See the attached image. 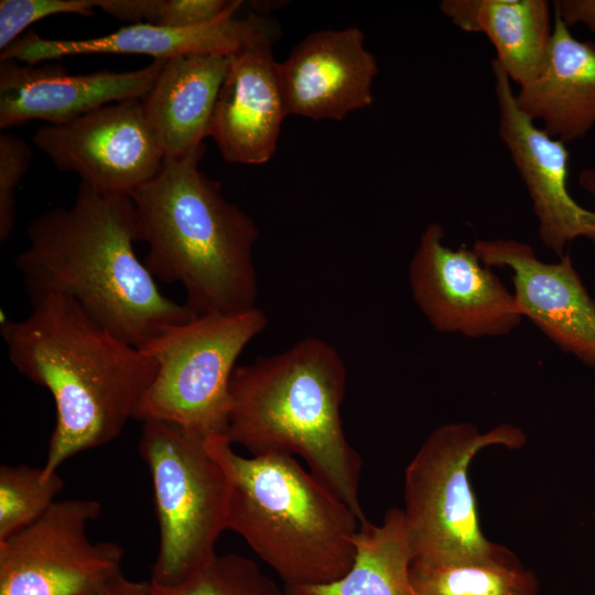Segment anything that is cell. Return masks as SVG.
<instances>
[{
  "mask_svg": "<svg viewBox=\"0 0 595 595\" xmlns=\"http://www.w3.org/2000/svg\"><path fill=\"white\" fill-rule=\"evenodd\" d=\"M29 246L15 266L31 302L68 296L121 340L142 348L194 317L166 298L134 251L141 241L130 196L80 183L73 204L46 210L28 226Z\"/></svg>",
  "mask_w": 595,
  "mask_h": 595,
  "instance_id": "obj_1",
  "label": "cell"
},
{
  "mask_svg": "<svg viewBox=\"0 0 595 595\" xmlns=\"http://www.w3.org/2000/svg\"><path fill=\"white\" fill-rule=\"evenodd\" d=\"M31 305L21 321L1 312L0 332L17 370L54 400L55 426L42 466L47 478L73 456L111 442L137 419L158 364L68 296L50 295Z\"/></svg>",
  "mask_w": 595,
  "mask_h": 595,
  "instance_id": "obj_2",
  "label": "cell"
},
{
  "mask_svg": "<svg viewBox=\"0 0 595 595\" xmlns=\"http://www.w3.org/2000/svg\"><path fill=\"white\" fill-rule=\"evenodd\" d=\"M205 145L164 159L160 171L130 194L150 273L181 283L194 316L256 309L252 249L259 231L217 181L199 170Z\"/></svg>",
  "mask_w": 595,
  "mask_h": 595,
  "instance_id": "obj_3",
  "label": "cell"
},
{
  "mask_svg": "<svg viewBox=\"0 0 595 595\" xmlns=\"http://www.w3.org/2000/svg\"><path fill=\"white\" fill-rule=\"evenodd\" d=\"M347 371L327 342L306 337L279 354L237 366L225 436L251 455H298L358 517L361 461L340 418Z\"/></svg>",
  "mask_w": 595,
  "mask_h": 595,
  "instance_id": "obj_4",
  "label": "cell"
},
{
  "mask_svg": "<svg viewBox=\"0 0 595 595\" xmlns=\"http://www.w3.org/2000/svg\"><path fill=\"white\" fill-rule=\"evenodd\" d=\"M208 443L229 479L227 530L285 585L325 584L349 570L359 519L323 482L292 455L242 456L223 434Z\"/></svg>",
  "mask_w": 595,
  "mask_h": 595,
  "instance_id": "obj_5",
  "label": "cell"
},
{
  "mask_svg": "<svg viewBox=\"0 0 595 595\" xmlns=\"http://www.w3.org/2000/svg\"><path fill=\"white\" fill-rule=\"evenodd\" d=\"M526 443L524 432L510 423L480 432L473 423L451 422L431 432L404 472L402 511L413 563L519 562L482 531L468 468L486 447L519 450Z\"/></svg>",
  "mask_w": 595,
  "mask_h": 595,
  "instance_id": "obj_6",
  "label": "cell"
},
{
  "mask_svg": "<svg viewBox=\"0 0 595 595\" xmlns=\"http://www.w3.org/2000/svg\"><path fill=\"white\" fill-rule=\"evenodd\" d=\"M142 422L139 452L150 473L159 524L150 583L172 587L217 554L227 530L229 479L208 435L170 421Z\"/></svg>",
  "mask_w": 595,
  "mask_h": 595,
  "instance_id": "obj_7",
  "label": "cell"
},
{
  "mask_svg": "<svg viewBox=\"0 0 595 595\" xmlns=\"http://www.w3.org/2000/svg\"><path fill=\"white\" fill-rule=\"evenodd\" d=\"M267 324L258 307L207 314L151 340L141 349L154 358L158 371L137 419L164 420L206 435H225L236 361Z\"/></svg>",
  "mask_w": 595,
  "mask_h": 595,
  "instance_id": "obj_8",
  "label": "cell"
},
{
  "mask_svg": "<svg viewBox=\"0 0 595 595\" xmlns=\"http://www.w3.org/2000/svg\"><path fill=\"white\" fill-rule=\"evenodd\" d=\"M100 512L95 499L56 500L1 540L0 595H93L121 573V545L88 537Z\"/></svg>",
  "mask_w": 595,
  "mask_h": 595,
  "instance_id": "obj_9",
  "label": "cell"
},
{
  "mask_svg": "<svg viewBox=\"0 0 595 595\" xmlns=\"http://www.w3.org/2000/svg\"><path fill=\"white\" fill-rule=\"evenodd\" d=\"M413 300L440 333L500 337L523 318L513 293L473 248L444 244L443 227L426 225L409 264Z\"/></svg>",
  "mask_w": 595,
  "mask_h": 595,
  "instance_id": "obj_10",
  "label": "cell"
},
{
  "mask_svg": "<svg viewBox=\"0 0 595 595\" xmlns=\"http://www.w3.org/2000/svg\"><path fill=\"white\" fill-rule=\"evenodd\" d=\"M61 171L106 194L128 195L151 180L164 155L141 99L108 104L68 122L43 125L32 137Z\"/></svg>",
  "mask_w": 595,
  "mask_h": 595,
  "instance_id": "obj_11",
  "label": "cell"
},
{
  "mask_svg": "<svg viewBox=\"0 0 595 595\" xmlns=\"http://www.w3.org/2000/svg\"><path fill=\"white\" fill-rule=\"evenodd\" d=\"M491 69L499 137L527 187L542 244L559 258L580 237L595 245V209L581 206L567 187L566 143L549 136L518 108L511 80L495 58Z\"/></svg>",
  "mask_w": 595,
  "mask_h": 595,
  "instance_id": "obj_12",
  "label": "cell"
},
{
  "mask_svg": "<svg viewBox=\"0 0 595 595\" xmlns=\"http://www.w3.org/2000/svg\"><path fill=\"white\" fill-rule=\"evenodd\" d=\"M473 250L489 268L512 272L513 296L523 317L562 351L595 369V299L589 295L570 253L545 262L515 239H478Z\"/></svg>",
  "mask_w": 595,
  "mask_h": 595,
  "instance_id": "obj_13",
  "label": "cell"
},
{
  "mask_svg": "<svg viewBox=\"0 0 595 595\" xmlns=\"http://www.w3.org/2000/svg\"><path fill=\"white\" fill-rule=\"evenodd\" d=\"M277 37L262 36L228 56L209 137L230 163L263 164L275 153L289 115L280 63L272 54Z\"/></svg>",
  "mask_w": 595,
  "mask_h": 595,
  "instance_id": "obj_14",
  "label": "cell"
},
{
  "mask_svg": "<svg viewBox=\"0 0 595 595\" xmlns=\"http://www.w3.org/2000/svg\"><path fill=\"white\" fill-rule=\"evenodd\" d=\"M165 60L128 72L101 71L73 75L61 65L35 66L0 62V129L32 120L68 122L101 106L142 99Z\"/></svg>",
  "mask_w": 595,
  "mask_h": 595,
  "instance_id": "obj_15",
  "label": "cell"
},
{
  "mask_svg": "<svg viewBox=\"0 0 595 595\" xmlns=\"http://www.w3.org/2000/svg\"><path fill=\"white\" fill-rule=\"evenodd\" d=\"M358 28L309 34L280 63L289 115L313 120H343L374 102L378 74L374 54Z\"/></svg>",
  "mask_w": 595,
  "mask_h": 595,
  "instance_id": "obj_16",
  "label": "cell"
},
{
  "mask_svg": "<svg viewBox=\"0 0 595 595\" xmlns=\"http://www.w3.org/2000/svg\"><path fill=\"white\" fill-rule=\"evenodd\" d=\"M274 22L258 14L234 15L194 28H171L148 22L131 23L109 34L80 40L44 39L33 31L0 53V62L24 64L90 54H141L167 60L190 53L229 56L244 45L266 35L278 34Z\"/></svg>",
  "mask_w": 595,
  "mask_h": 595,
  "instance_id": "obj_17",
  "label": "cell"
},
{
  "mask_svg": "<svg viewBox=\"0 0 595 595\" xmlns=\"http://www.w3.org/2000/svg\"><path fill=\"white\" fill-rule=\"evenodd\" d=\"M228 56L190 53L164 61L141 99L144 118L164 159L177 158L204 144L209 137Z\"/></svg>",
  "mask_w": 595,
  "mask_h": 595,
  "instance_id": "obj_18",
  "label": "cell"
},
{
  "mask_svg": "<svg viewBox=\"0 0 595 595\" xmlns=\"http://www.w3.org/2000/svg\"><path fill=\"white\" fill-rule=\"evenodd\" d=\"M515 97L552 138L569 143L585 137L595 126V42L576 39L554 14L545 63Z\"/></svg>",
  "mask_w": 595,
  "mask_h": 595,
  "instance_id": "obj_19",
  "label": "cell"
},
{
  "mask_svg": "<svg viewBox=\"0 0 595 595\" xmlns=\"http://www.w3.org/2000/svg\"><path fill=\"white\" fill-rule=\"evenodd\" d=\"M440 9L462 31L487 36L511 82L522 87L540 74L553 29L549 1L443 0Z\"/></svg>",
  "mask_w": 595,
  "mask_h": 595,
  "instance_id": "obj_20",
  "label": "cell"
},
{
  "mask_svg": "<svg viewBox=\"0 0 595 595\" xmlns=\"http://www.w3.org/2000/svg\"><path fill=\"white\" fill-rule=\"evenodd\" d=\"M354 544V562L343 576L325 584L285 585L286 595H414L402 509L390 508L380 524L359 523Z\"/></svg>",
  "mask_w": 595,
  "mask_h": 595,
  "instance_id": "obj_21",
  "label": "cell"
},
{
  "mask_svg": "<svg viewBox=\"0 0 595 595\" xmlns=\"http://www.w3.org/2000/svg\"><path fill=\"white\" fill-rule=\"evenodd\" d=\"M414 595H539L532 570L511 564H421L411 565Z\"/></svg>",
  "mask_w": 595,
  "mask_h": 595,
  "instance_id": "obj_22",
  "label": "cell"
},
{
  "mask_svg": "<svg viewBox=\"0 0 595 595\" xmlns=\"http://www.w3.org/2000/svg\"><path fill=\"white\" fill-rule=\"evenodd\" d=\"M64 488L58 473L45 478L42 466L0 467V541L42 516Z\"/></svg>",
  "mask_w": 595,
  "mask_h": 595,
  "instance_id": "obj_23",
  "label": "cell"
},
{
  "mask_svg": "<svg viewBox=\"0 0 595 595\" xmlns=\"http://www.w3.org/2000/svg\"><path fill=\"white\" fill-rule=\"evenodd\" d=\"M151 588L154 595H286L255 561L235 553L216 554L178 585Z\"/></svg>",
  "mask_w": 595,
  "mask_h": 595,
  "instance_id": "obj_24",
  "label": "cell"
},
{
  "mask_svg": "<svg viewBox=\"0 0 595 595\" xmlns=\"http://www.w3.org/2000/svg\"><path fill=\"white\" fill-rule=\"evenodd\" d=\"M96 0H1L0 51L14 43L22 32L46 17L55 14L93 15Z\"/></svg>",
  "mask_w": 595,
  "mask_h": 595,
  "instance_id": "obj_25",
  "label": "cell"
},
{
  "mask_svg": "<svg viewBox=\"0 0 595 595\" xmlns=\"http://www.w3.org/2000/svg\"><path fill=\"white\" fill-rule=\"evenodd\" d=\"M32 149L23 139L11 134L0 136V240L6 241L17 217L15 191L26 173Z\"/></svg>",
  "mask_w": 595,
  "mask_h": 595,
  "instance_id": "obj_26",
  "label": "cell"
},
{
  "mask_svg": "<svg viewBox=\"0 0 595 595\" xmlns=\"http://www.w3.org/2000/svg\"><path fill=\"white\" fill-rule=\"evenodd\" d=\"M240 0H159L153 24L194 28L235 15Z\"/></svg>",
  "mask_w": 595,
  "mask_h": 595,
  "instance_id": "obj_27",
  "label": "cell"
},
{
  "mask_svg": "<svg viewBox=\"0 0 595 595\" xmlns=\"http://www.w3.org/2000/svg\"><path fill=\"white\" fill-rule=\"evenodd\" d=\"M97 9L132 23H153L159 0H96Z\"/></svg>",
  "mask_w": 595,
  "mask_h": 595,
  "instance_id": "obj_28",
  "label": "cell"
},
{
  "mask_svg": "<svg viewBox=\"0 0 595 595\" xmlns=\"http://www.w3.org/2000/svg\"><path fill=\"white\" fill-rule=\"evenodd\" d=\"M553 8L569 28L582 24L595 34V0H555Z\"/></svg>",
  "mask_w": 595,
  "mask_h": 595,
  "instance_id": "obj_29",
  "label": "cell"
},
{
  "mask_svg": "<svg viewBox=\"0 0 595 595\" xmlns=\"http://www.w3.org/2000/svg\"><path fill=\"white\" fill-rule=\"evenodd\" d=\"M93 595H154L150 582L126 577L122 572L108 581Z\"/></svg>",
  "mask_w": 595,
  "mask_h": 595,
  "instance_id": "obj_30",
  "label": "cell"
},
{
  "mask_svg": "<svg viewBox=\"0 0 595 595\" xmlns=\"http://www.w3.org/2000/svg\"><path fill=\"white\" fill-rule=\"evenodd\" d=\"M577 181L580 186L595 198V166L582 170Z\"/></svg>",
  "mask_w": 595,
  "mask_h": 595,
  "instance_id": "obj_31",
  "label": "cell"
},
{
  "mask_svg": "<svg viewBox=\"0 0 595 595\" xmlns=\"http://www.w3.org/2000/svg\"><path fill=\"white\" fill-rule=\"evenodd\" d=\"M594 400H595V390H594Z\"/></svg>",
  "mask_w": 595,
  "mask_h": 595,
  "instance_id": "obj_32",
  "label": "cell"
}]
</instances>
